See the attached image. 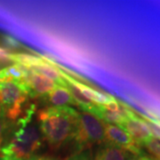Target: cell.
Wrapping results in <instances>:
<instances>
[{
	"label": "cell",
	"instance_id": "cell-1",
	"mask_svg": "<svg viewBox=\"0 0 160 160\" xmlns=\"http://www.w3.org/2000/svg\"><path fill=\"white\" fill-rule=\"evenodd\" d=\"M42 136L52 148L59 149L73 137L79 125V113L70 107H48L38 112Z\"/></svg>",
	"mask_w": 160,
	"mask_h": 160
},
{
	"label": "cell",
	"instance_id": "cell-2",
	"mask_svg": "<svg viewBox=\"0 0 160 160\" xmlns=\"http://www.w3.org/2000/svg\"><path fill=\"white\" fill-rule=\"evenodd\" d=\"M18 126L12 138L0 148V154L4 157L28 160L41 148L42 134L39 127L32 123Z\"/></svg>",
	"mask_w": 160,
	"mask_h": 160
},
{
	"label": "cell",
	"instance_id": "cell-3",
	"mask_svg": "<svg viewBox=\"0 0 160 160\" xmlns=\"http://www.w3.org/2000/svg\"><path fill=\"white\" fill-rule=\"evenodd\" d=\"M74 138L82 147L86 144L104 142V123L95 116L83 111L79 113V125Z\"/></svg>",
	"mask_w": 160,
	"mask_h": 160
},
{
	"label": "cell",
	"instance_id": "cell-4",
	"mask_svg": "<svg viewBox=\"0 0 160 160\" xmlns=\"http://www.w3.org/2000/svg\"><path fill=\"white\" fill-rule=\"evenodd\" d=\"M29 96L27 85L22 81H6L0 83V112L12 106L24 104Z\"/></svg>",
	"mask_w": 160,
	"mask_h": 160
},
{
	"label": "cell",
	"instance_id": "cell-5",
	"mask_svg": "<svg viewBox=\"0 0 160 160\" xmlns=\"http://www.w3.org/2000/svg\"><path fill=\"white\" fill-rule=\"evenodd\" d=\"M105 142L125 149L133 156L142 155L141 146L129 135V133L122 127L116 125L104 123Z\"/></svg>",
	"mask_w": 160,
	"mask_h": 160
},
{
	"label": "cell",
	"instance_id": "cell-6",
	"mask_svg": "<svg viewBox=\"0 0 160 160\" xmlns=\"http://www.w3.org/2000/svg\"><path fill=\"white\" fill-rule=\"evenodd\" d=\"M120 127L126 130L140 146L153 139L146 121L137 116L131 109L128 112L126 121Z\"/></svg>",
	"mask_w": 160,
	"mask_h": 160
},
{
	"label": "cell",
	"instance_id": "cell-7",
	"mask_svg": "<svg viewBox=\"0 0 160 160\" xmlns=\"http://www.w3.org/2000/svg\"><path fill=\"white\" fill-rule=\"evenodd\" d=\"M23 82L27 85L29 90V96H46L58 85L53 81L38 74L31 69H25V77Z\"/></svg>",
	"mask_w": 160,
	"mask_h": 160
},
{
	"label": "cell",
	"instance_id": "cell-8",
	"mask_svg": "<svg viewBox=\"0 0 160 160\" xmlns=\"http://www.w3.org/2000/svg\"><path fill=\"white\" fill-rule=\"evenodd\" d=\"M60 73H61V76H62V78L63 79L65 80L66 82L69 83V84H71L72 86H74L75 87H77L80 91V92L88 101H90L91 102L95 104V105H99V106L105 105L106 103H108L110 100H112L114 98V96L111 95V94L92 89L90 86H86V84H84L82 82H79L78 80L72 78L70 75L66 74L61 69H60Z\"/></svg>",
	"mask_w": 160,
	"mask_h": 160
},
{
	"label": "cell",
	"instance_id": "cell-9",
	"mask_svg": "<svg viewBox=\"0 0 160 160\" xmlns=\"http://www.w3.org/2000/svg\"><path fill=\"white\" fill-rule=\"evenodd\" d=\"M128 154L125 149L116 145L104 142L98 148L93 160H126Z\"/></svg>",
	"mask_w": 160,
	"mask_h": 160
},
{
	"label": "cell",
	"instance_id": "cell-10",
	"mask_svg": "<svg viewBox=\"0 0 160 160\" xmlns=\"http://www.w3.org/2000/svg\"><path fill=\"white\" fill-rule=\"evenodd\" d=\"M47 101L52 107H67L68 105L76 104L70 92L66 87L57 86L46 95Z\"/></svg>",
	"mask_w": 160,
	"mask_h": 160
},
{
	"label": "cell",
	"instance_id": "cell-11",
	"mask_svg": "<svg viewBox=\"0 0 160 160\" xmlns=\"http://www.w3.org/2000/svg\"><path fill=\"white\" fill-rule=\"evenodd\" d=\"M47 62H46V61H45L44 63H42V64H40V65L31 69L33 71H35V72L43 75V76H45L47 78L51 79L52 81H53L58 86L66 87V81L62 78L61 73H60V69H57L54 66H52L51 63V61L47 60Z\"/></svg>",
	"mask_w": 160,
	"mask_h": 160
},
{
	"label": "cell",
	"instance_id": "cell-12",
	"mask_svg": "<svg viewBox=\"0 0 160 160\" xmlns=\"http://www.w3.org/2000/svg\"><path fill=\"white\" fill-rule=\"evenodd\" d=\"M25 69L19 64H12L0 70V83L6 81H17L22 82L25 77Z\"/></svg>",
	"mask_w": 160,
	"mask_h": 160
},
{
	"label": "cell",
	"instance_id": "cell-13",
	"mask_svg": "<svg viewBox=\"0 0 160 160\" xmlns=\"http://www.w3.org/2000/svg\"><path fill=\"white\" fill-rule=\"evenodd\" d=\"M12 62H15L16 64H19V65H22L23 67L33 69L35 67L45 62V60L43 58L35 56V55L29 54V53L20 52V53H12Z\"/></svg>",
	"mask_w": 160,
	"mask_h": 160
},
{
	"label": "cell",
	"instance_id": "cell-14",
	"mask_svg": "<svg viewBox=\"0 0 160 160\" xmlns=\"http://www.w3.org/2000/svg\"><path fill=\"white\" fill-rule=\"evenodd\" d=\"M142 118L149 126L152 138L160 142V118H149L144 115L142 116Z\"/></svg>",
	"mask_w": 160,
	"mask_h": 160
},
{
	"label": "cell",
	"instance_id": "cell-15",
	"mask_svg": "<svg viewBox=\"0 0 160 160\" xmlns=\"http://www.w3.org/2000/svg\"><path fill=\"white\" fill-rule=\"evenodd\" d=\"M146 149L156 158L157 160H160V142L155 139H151L143 144Z\"/></svg>",
	"mask_w": 160,
	"mask_h": 160
},
{
	"label": "cell",
	"instance_id": "cell-16",
	"mask_svg": "<svg viewBox=\"0 0 160 160\" xmlns=\"http://www.w3.org/2000/svg\"><path fill=\"white\" fill-rule=\"evenodd\" d=\"M2 43L6 46V49L7 50H15V49H20L22 48V44L18 41L15 38L9 36V35H5L2 37Z\"/></svg>",
	"mask_w": 160,
	"mask_h": 160
},
{
	"label": "cell",
	"instance_id": "cell-17",
	"mask_svg": "<svg viewBox=\"0 0 160 160\" xmlns=\"http://www.w3.org/2000/svg\"><path fill=\"white\" fill-rule=\"evenodd\" d=\"M68 160H93L91 150L86 149L84 151H80L78 153H76L73 156H71Z\"/></svg>",
	"mask_w": 160,
	"mask_h": 160
},
{
	"label": "cell",
	"instance_id": "cell-18",
	"mask_svg": "<svg viewBox=\"0 0 160 160\" xmlns=\"http://www.w3.org/2000/svg\"><path fill=\"white\" fill-rule=\"evenodd\" d=\"M12 53L9 50L0 46V62L12 65Z\"/></svg>",
	"mask_w": 160,
	"mask_h": 160
},
{
	"label": "cell",
	"instance_id": "cell-19",
	"mask_svg": "<svg viewBox=\"0 0 160 160\" xmlns=\"http://www.w3.org/2000/svg\"><path fill=\"white\" fill-rule=\"evenodd\" d=\"M6 126H7V123H6V118L2 114V112H0V148L4 141V135L6 131Z\"/></svg>",
	"mask_w": 160,
	"mask_h": 160
},
{
	"label": "cell",
	"instance_id": "cell-20",
	"mask_svg": "<svg viewBox=\"0 0 160 160\" xmlns=\"http://www.w3.org/2000/svg\"><path fill=\"white\" fill-rule=\"evenodd\" d=\"M28 160H60L56 158H52V157H49V156H37L34 155L32 156Z\"/></svg>",
	"mask_w": 160,
	"mask_h": 160
},
{
	"label": "cell",
	"instance_id": "cell-21",
	"mask_svg": "<svg viewBox=\"0 0 160 160\" xmlns=\"http://www.w3.org/2000/svg\"><path fill=\"white\" fill-rule=\"evenodd\" d=\"M126 160H152L151 158H149V157L143 156V155H139V156H132L128 158Z\"/></svg>",
	"mask_w": 160,
	"mask_h": 160
},
{
	"label": "cell",
	"instance_id": "cell-22",
	"mask_svg": "<svg viewBox=\"0 0 160 160\" xmlns=\"http://www.w3.org/2000/svg\"><path fill=\"white\" fill-rule=\"evenodd\" d=\"M0 160H21V159H19V158H9V157L0 156Z\"/></svg>",
	"mask_w": 160,
	"mask_h": 160
}]
</instances>
